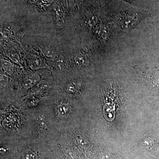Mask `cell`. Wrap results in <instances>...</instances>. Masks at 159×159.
<instances>
[{"mask_svg": "<svg viewBox=\"0 0 159 159\" xmlns=\"http://www.w3.org/2000/svg\"><path fill=\"white\" fill-rule=\"evenodd\" d=\"M29 67L32 70L45 69L50 70V67L46 63L45 61L39 56H34L28 60Z\"/></svg>", "mask_w": 159, "mask_h": 159, "instance_id": "6da1fadb", "label": "cell"}, {"mask_svg": "<svg viewBox=\"0 0 159 159\" xmlns=\"http://www.w3.org/2000/svg\"><path fill=\"white\" fill-rule=\"evenodd\" d=\"M53 9L55 12L57 24L59 25H62L64 23L66 19V11L65 9L57 1L53 3Z\"/></svg>", "mask_w": 159, "mask_h": 159, "instance_id": "7a4b0ae2", "label": "cell"}, {"mask_svg": "<svg viewBox=\"0 0 159 159\" xmlns=\"http://www.w3.org/2000/svg\"><path fill=\"white\" fill-rule=\"evenodd\" d=\"M28 2L36 6L40 11H45L54 3L53 0H29Z\"/></svg>", "mask_w": 159, "mask_h": 159, "instance_id": "3957f363", "label": "cell"}, {"mask_svg": "<svg viewBox=\"0 0 159 159\" xmlns=\"http://www.w3.org/2000/svg\"><path fill=\"white\" fill-rule=\"evenodd\" d=\"M137 19L134 15H125L122 17L121 20V25L122 28L125 29H129L133 27L135 24Z\"/></svg>", "mask_w": 159, "mask_h": 159, "instance_id": "277c9868", "label": "cell"}, {"mask_svg": "<svg viewBox=\"0 0 159 159\" xmlns=\"http://www.w3.org/2000/svg\"><path fill=\"white\" fill-rule=\"evenodd\" d=\"M40 77L37 74H33L28 77L23 83V87L24 89H29L33 87L39 82Z\"/></svg>", "mask_w": 159, "mask_h": 159, "instance_id": "5b68a950", "label": "cell"}, {"mask_svg": "<svg viewBox=\"0 0 159 159\" xmlns=\"http://www.w3.org/2000/svg\"><path fill=\"white\" fill-rule=\"evenodd\" d=\"M1 65L2 68L7 74L11 75L14 71V67L13 64L8 60L1 58Z\"/></svg>", "mask_w": 159, "mask_h": 159, "instance_id": "8992f818", "label": "cell"}, {"mask_svg": "<svg viewBox=\"0 0 159 159\" xmlns=\"http://www.w3.org/2000/svg\"><path fill=\"white\" fill-rule=\"evenodd\" d=\"M71 111V107L68 103H62L58 107V115L61 118H66L70 116Z\"/></svg>", "mask_w": 159, "mask_h": 159, "instance_id": "52a82bcc", "label": "cell"}, {"mask_svg": "<svg viewBox=\"0 0 159 159\" xmlns=\"http://www.w3.org/2000/svg\"><path fill=\"white\" fill-rule=\"evenodd\" d=\"M75 63L78 66L82 67L86 66L89 63L88 57L83 53L79 52L76 54L74 58Z\"/></svg>", "mask_w": 159, "mask_h": 159, "instance_id": "ba28073f", "label": "cell"}, {"mask_svg": "<svg viewBox=\"0 0 159 159\" xmlns=\"http://www.w3.org/2000/svg\"><path fill=\"white\" fill-rule=\"evenodd\" d=\"M49 86L48 83L45 80H41L37 84L34 86L33 89L34 93H43L48 90Z\"/></svg>", "mask_w": 159, "mask_h": 159, "instance_id": "9c48e42d", "label": "cell"}, {"mask_svg": "<svg viewBox=\"0 0 159 159\" xmlns=\"http://www.w3.org/2000/svg\"><path fill=\"white\" fill-rule=\"evenodd\" d=\"M42 52L44 56L49 59H55L57 56L55 50L50 47H44L42 49Z\"/></svg>", "mask_w": 159, "mask_h": 159, "instance_id": "30bf717a", "label": "cell"}, {"mask_svg": "<svg viewBox=\"0 0 159 159\" xmlns=\"http://www.w3.org/2000/svg\"><path fill=\"white\" fill-rule=\"evenodd\" d=\"M66 62L64 58L62 56L57 57L55 61V67L57 70L61 71L65 68Z\"/></svg>", "mask_w": 159, "mask_h": 159, "instance_id": "8fae6325", "label": "cell"}, {"mask_svg": "<svg viewBox=\"0 0 159 159\" xmlns=\"http://www.w3.org/2000/svg\"><path fill=\"white\" fill-rule=\"evenodd\" d=\"M3 71L1 73V84L3 87H6L9 84V77Z\"/></svg>", "mask_w": 159, "mask_h": 159, "instance_id": "7c38bea8", "label": "cell"}, {"mask_svg": "<svg viewBox=\"0 0 159 159\" xmlns=\"http://www.w3.org/2000/svg\"><path fill=\"white\" fill-rule=\"evenodd\" d=\"M9 56L10 59L13 61L14 62H19V57L17 53H16V52H11L9 54Z\"/></svg>", "mask_w": 159, "mask_h": 159, "instance_id": "4fadbf2b", "label": "cell"}, {"mask_svg": "<svg viewBox=\"0 0 159 159\" xmlns=\"http://www.w3.org/2000/svg\"><path fill=\"white\" fill-rule=\"evenodd\" d=\"M97 17L93 16L89 17L87 20V24L90 26H93L97 22Z\"/></svg>", "mask_w": 159, "mask_h": 159, "instance_id": "5bb4252c", "label": "cell"}, {"mask_svg": "<svg viewBox=\"0 0 159 159\" xmlns=\"http://www.w3.org/2000/svg\"><path fill=\"white\" fill-rule=\"evenodd\" d=\"M66 90L69 93H75L76 91V86L73 83L69 84L66 87Z\"/></svg>", "mask_w": 159, "mask_h": 159, "instance_id": "9a60e30c", "label": "cell"}, {"mask_svg": "<svg viewBox=\"0 0 159 159\" xmlns=\"http://www.w3.org/2000/svg\"><path fill=\"white\" fill-rule=\"evenodd\" d=\"M66 6L67 7H68V0H66Z\"/></svg>", "mask_w": 159, "mask_h": 159, "instance_id": "2e32d148", "label": "cell"}, {"mask_svg": "<svg viewBox=\"0 0 159 159\" xmlns=\"http://www.w3.org/2000/svg\"><path fill=\"white\" fill-rule=\"evenodd\" d=\"M128 1H132V0H128Z\"/></svg>", "mask_w": 159, "mask_h": 159, "instance_id": "e0dca14e", "label": "cell"}]
</instances>
